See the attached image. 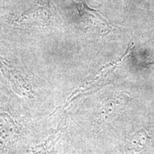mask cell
Wrapping results in <instances>:
<instances>
[{
  "label": "cell",
  "instance_id": "cell-1",
  "mask_svg": "<svg viewBox=\"0 0 154 154\" xmlns=\"http://www.w3.org/2000/svg\"><path fill=\"white\" fill-rule=\"evenodd\" d=\"M0 72L9 82V85L19 96H28L32 93V86L19 71L0 57Z\"/></svg>",
  "mask_w": 154,
  "mask_h": 154
},
{
  "label": "cell",
  "instance_id": "cell-2",
  "mask_svg": "<svg viewBox=\"0 0 154 154\" xmlns=\"http://www.w3.org/2000/svg\"><path fill=\"white\" fill-rule=\"evenodd\" d=\"M64 121L61 122V124L57 127L55 131L44 143L34 146L33 148L29 150L26 154H49L60 137L64 128Z\"/></svg>",
  "mask_w": 154,
  "mask_h": 154
},
{
  "label": "cell",
  "instance_id": "cell-3",
  "mask_svg": "<svg viewBox=\"0 0 154 154\" xmlns=\"http://www.w3.org/2000/svg\"><path fill=\"white\" fill-rule=\"evenodd\" d=\"M16 124L10 117L0 115V143L10 141L11 137L16 134Z\"/></svg>",
  "mask_w": 154,
  "mask_h": 154
},
{
  "label": "cell",
  "instance_id": "cell-4",
  "mask_svg": "<svg viewBox=\"0 0 154 154\" xmlns=\"http://www.w3.org/2000/svg\"><path fill=\"white\" fill-rule=\"evenodd\" d=\"M47 10L44 7H37L33 11H29L27 13L19 17L17 22L19 23H29L32 22H44L49 19V15H46L45 12Z\"/></svg>",
  "mask_w": 154,
  "mask_h": 154
}]
</instances>
